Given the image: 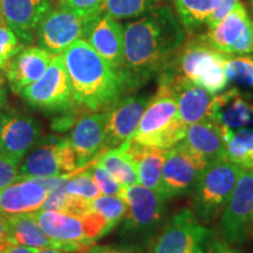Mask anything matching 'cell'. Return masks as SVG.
I'll return each mask as SVG.
<instances>
[{
	"instance_id": "1",
	"label": "cell",
	"mask_w": 253,
	"mask_h": 253,
	"mask_svg": "<svg viewBox=\"0 0 253 253\" xmlns=\"http://www.w3.org/2000/svg\"><path fill=\"white\" fill-rule=\"evenodd\" d=\"M185 28L169 6H156L125 26L122 79L134 90L160 75L186 40Z\"/></svg>"
},
{
	"instance_id": "2",
	"label": "cell",
	"mask_w": 253,
	"mask_h": 253,
	"mask_svg": "<svg viewBox=\"0 0 253 253\" xmlns=\"http://www.w3.org/2000/svg\"><path fill=\"white\" fill-rule=\"evenodd\" d=\"M61 55L75 106L87 112H102L121 99L126 90L121 74L86 40H78Z\"/></svg>"
},
{
	"instance_id": "3",
	"label": "cell",
	"mask_w": 253,
	"mask_h": 253,
	"mask_svg": "<svg viewBox=\"0 0 253 253\" xmlns=\"http://www.w3.org/2000/svg\"><path fill=\"white\" fill-rule=\"evenodd\" d=\"M229 55L213 48L205 37L198 36L185 40L166 69L182 75L216 95L225 89L229 84L225 72Z\"/></svg>"
},
{
	"instance_id": "4",
	"label": "cell",
	"mask_w": 253,
	"mask_h": 253,
	"mask_svg": "<svg viewBox=\"0 0 253 253\" xmlns=\"http://www.w3.org/2000/svg\"><path fill=\"white\" fill-rule=\"evenodd\" d=\"M186 125L179 115L178 107L169 89L158 84L144 110L132 141L161 149H171L184 140Z\"/></svg>"
},
{
	"instance_id": "5",
	"label": "cell",
	"mask_w": 253,
	"mask_h": 253,
	"mask_svg": "<svg viewBox=\"0 0 253 253\" xmlns=\"http://www.w3.org/2000/svg\"><path fill=\"white\" fill-rule=\"evenodd\" d=\"M34 213L47 235L67 245L72 252L88 251L96 240L114 229L102 214L94 210L80 214L52 210H40Z\"/></svg>"
},
{
	"instance_id": "6",
	"label": "cell",
	"mask_w": 253,
	"mask_h": 253,
	"mask_svg": "<svg viewBox=\"0 0 253 253\" xmlns=\"http://www.w3.org/2000/svg\"><path fill=\"white\" fill-rule=\"evenodd\" d=\"M243 168L229 160L210 163L194 189L195 212L204 221H211L223 212Z\"/></svg>"
},
{
	"instance_id": "7",
	"label": "cell",
	"mask_w": 253,
	"mask_h": 253,
	"mask_svg": "<svg viewBox=\"0 0 253 253\" xmlns=\"http://www.w3.org/2000/svg\"><path fill=\"white\" fill-rule=\"evenodd\" d=\"M122 198L126 204L123 232L131 238L153 235L163 220L167 198L140 183L125 186Z\"/></svg>"
},
{
	"instance_id": "8",
	"label": "cell",
	"mask_w": 253,
	"mask_h": 253,
	"mask_svg": "<svg viewBox=\"0 0 253 253\" xmlns=\"http://www.w3.org/2000/svg\"><path fill=\"white\" fill-rule=\"evenodd\" d=\"M210 237L211 232L199 223L194 211L184 209L173 214L151 240L148 253H204Z\"/></svg>"
},
{
	"instance_id": "9",
	"label": "cell",
	"mask_w": 253,
	"mask_h": 253,
	"mask_svg": "<svg viewBox=\"0 0 253 253\" xmlns=\"http://www.w3.org/2000/svg\"><path fill=\"white\" fill-rule=\"evenodd\" d=\"M20 95L37 109L46 112H67L71 109L75 103L62 55H53L42 77L25 88Z\"/></svg>"
},
{
	"instance_id": "10",
	"label": "cell",
	"mask_w": 253,
	"mask_h": 253,
	"mask_svg": "<svg viewBox=\"0 0 253 253\" xmlns=\"http://www.w3.org/2000/svg\"><path fill=\"white\" fill-rule=\"evenodd\" d=\"M210 161L181 142L169 149L161 178L160 194L167 199L194 191Z\"/></svg>"
},
{
	"instance_id": "11",
	"label": "cell",
	"mask_w": 253,
	"mask_h": 253,
	"mask_svg": "<svg viewBox=\"0 0 253 253\" xmlns=\"http://www.w3.org/2000/svg\"><path fill=\"white\" fill-rule=\"evenodd\" d=\"M79 168L77 154L67 138L52 136L37 145L25 158L18 181L45 178L74 172Z\"/></svg>"
},
{
	"instance_id": "12",
	"label": "cell",
	"mask_w": 253,
	"mask_h": 253,
	"mask_svg": "<svg viewBox=\"0 0 253 253\" xmlns=\"http://www.w3.org/2000/svg\"><path fill=\"white\" fill-rule=\"evenodd\" d=\"M221 237L229 244H240L253 231V169H243L221 212Z\"/></svg>"
},
{
	"instance_id": "13",
	"label": "cell",
	"mask_w": 253,
	"mask_h": 253,
	"mask_svg": "<svg viewBox=\"0 0 253 253\" xmlns=\"http://www.w3.org/2000/svg\"><path fill=\"white\" fill-rule=\"evenodd\" d=\"M93 17H84L58 6L43 17L37 30L39 46L52 55L62 54L78 40H84Z\"/></svg>"
},
{
	"instance_id": "14",
	"label": "cell",
	"mask_w": 253,
	"mask_h": 253,
	"mask_svg": "<svg viewBox=\"0 0 253 253\" xmlns=\"http://www.w3.org/2000/svg\"><path fill=\"white\" fill-rule=\"evenodd\" d=\"M204 37L213 48L225 54H253V20L240 1Z\"/></svg>"
},
{
	"instance_id": "15",
	"label": "cell",
	"mask_w": 253,
	"mask_h": 253,
	"mask_svg": "<svg viewBox=\"0 0 253 253\" xmlns=\"http://www.w3.org/2000/svg\"><path fill=\"white\" fill-rule=\"evenodd\" d=\"M160 84L166 86L171 93L181 119L186 126L202 121H212L214 95L169 69L160 74Z\"/></svg>"
},
{
	"instance_id": "16",
	"label": "cell",
	"mask_w": 253,
	"mask_h": 253,
	"mask_svg": "<svg viewBox=\"0 0 253 253\" xmlns=\"http://www.w3.org/2000/svg\"><path fill=\"white\" fill-rule=\"evenodd\" d=\"M69 143L77 154L79 168L107 150V110L81 115L73 126Z\"/></svg>"
},
{
	"instance_id": "17",
	"label": "cell",
	"mask_w": 253,
	"mask_h": 253,
	"mask_svg": "<svg viewBox=\"0 0 253 253\" xmlns=\"http://www.w3.org/2000/svg\"><path fill=\"white\" fill-rule=\"evenodd\" d=\"M150 99L149 96H126L106 109L107 149L132 140Z\"/></svg>"
},
{
	"instance_id": "18",
	"label": "cell",
	"mask_w": 253,
	"mask_h": 253,
	"mask_svg": "<svg viewBox=\"0 0 253 253\" xmlns=\"http://www.w3.org/2000/svg\"><path fill=\"white\" fill-rule=\"evenodd\" d=\"M84 40L122 77L125 27L104 13L94 15Z\"/></svg>"
},
{
	"instance_id": "19",
	"label": "cell",
	"mask_w": 253,
	"mask_h": 253,
	"mask_svg": "<svg viewBox=\"0 0 253 253\" xmlns=\"http://www.w3.org/2000/svg\"><path fill=\"white\" fill-rule=\"evenodd\" d=\"M2 20L27 45L37 38V30L43 17L52 9L50 0H1Z\"/></svg>"
},
{
	"instance_id": "20",
	"label": "cell",
	"mask_w": 253,
	"mask_h": 253,
	"mask_svg": "<svg viewBox=\"0 0 253 253\" xmlns=\"http://www.w3.org/2000/svg\"><path fill=\"white\" fill-rule=\"evenodd\" d=\"M53 55L40 46H24L8 60L4 67L5 77L14 94H21L25 88L42 77Z\"/></svg>"
},
{
	"instance_id": "21",
	"label": "cell",
	"mask_w": 253,
	"mask_h": 253,
	"mask_svg": "<svg viewBox=\"0 0 253 253\" xmlns=\"http://www.w3.org/2000/svg\"><path fill=\"white\" fill-rule=\"evenodd\" d=\"M40 134V123L34 118L8 114L0 137V155L20 164L36 145Z\"/></svg>"
},
{
	"instance_id": "22",
	"label": "cell",
	"mask_w": 253,
	"mask_h": 253,
	"mask_svg": "<svg viewBox=\"0 0 253 253\" xmlns=\"http://www.w3.org/2000/svg\"><path fill=\"white\" fill-rule=\"evenodd\" d=\"M232 131L229 126L213 121H202L186 126L182 142L191 150L207 157L210 162L226 160V141Z\"/></svg>"
},
{
	"instance_id": "23",
	"label": "cell",
	"mask_w": 253,
	"mask_h": 253,
	"mask_svg": "<svg viewBox=\"0 0 253 253\" xmlns=\"http://www.w3.org/2000/svg\"><path fill=\"white\" fill-rule=\"evenodd\" d=\"M49 191L33 178L14 182L0 190V212L18 214L40 211Z\"/></svg>"
},
{
	"instance_id": "24",
	"label": "cell",
	"mask_w": 253,
	"mask_h": 253,
	"mask_svg": "<svg viewBox=\"0 0 253 253\" xmlns=\"http://www.w3.org/2000/svg\"><path fill=\"white\" fill-rule=\"evenodd\" d=\"M212 121L220 126L243 128L253 122V100L237 88L214 95Z\"/></svg>"
},
{
	"instance_id": "25",
	"label": "cell",
	"mask_w": 253,
	"mask_h": 253,
	"mask_svg": "<svg viewBox=\"0 0 253 253\" xmlns=\"http://www.w3.org/2000/svg\"><path fill=\"white\" fill-rule=\"evenodd\" d=\"M9 239L13 244L34 249H59L72 252L67 245L56 242L47 235L38 221L36 213L5 214Z\"/></svg>"
},
{
	"instance_id": "26",
	"label": "cell",
	"mask_w": 253,
	"mask_h": 253,
	"mask_svg": "<svg viewBox=\"0 0 253 253\" xmlns=\"http://www.w3.org/2000/svg\"><path fill=\"white\" fill-rule=\"evenodd\" d=\"M125 144L136 162L138 183L145 188L160 192L163 167L169 149L138 144L132 140Z\"/></svg>"
},
{
	"instance_id": "27",
	"label": "cell",
	"mask_w": 253,
	"mask_h": 253,
	"mask_svg": "<svg viewBox=\"0 0 253 253\" xmlns=\"http://www.w3.org/2000/svg\"><path fill=\"white\" fill-rule=\"evenodd\" d=\"M96 163L106 168L122 185H132L138 183L136 162L126 145L109 148L96 158Z\"/></svg>"
},
{
	"instance_id": "28",
	"label": "cell",
	"mask_w": 253,
	"mask_h": 253,
	"mask_svg": "<svg viewBox=\"0 0 253 253\" xmlns=\"http://www.w3.org/2000/svg\"><path fill=\"white\" fill-rule=\"evenodd\" d=\"M177 17L188 33L207 25L219 0H173Z\"/></svg>"
},
{
	"instance_id": "29",
	"label": "cell",
	"mask_w": 253,
	"mask_h": 253,
	"mask_svg": "<svg viewBox=\"0 0 253 253\" xmlns=\"http://www.w3.org/2000/svg\"><path fill=\"white\" fill-rule=\"evenodd\" d=\"M226 160L243 169H253V129L232 131L226 141Z\"/></svg>"
},
{
	"instance_id": "30",
	"label": "cell",
	"mask_w": 253,
	"mask_h": 253,
	"mask_svg": "<svg viewBox=\"0 0 253 253\" xmlns=\"http://www.w3.org/2000/svg\"><path fill=\"white\" fill-rule=\"evenodd\" d=\"M157 0H104L100 13L116 20L140 18L158 6Z\"/></svg>"
},
{
	"instance_id": "31",
	"label": "cell",
	"mask_w": 253,
	"mask_h": 253,
	"mask_svg": "<svg viewBox=\"0 0 253 253\" xmlns=\"http://www.w3.org/2000/svg\"><path fill=\"white\" fill-rule=\"evenodd\" d=\"M65 183L54 190H50L45 203L42 204L40 210H52L59 211V212L77 214L84 213L87 211H89L90 201H86V199L69 195L66 191Z\"/></svg>"
},
{
	"instance_id": "32",
	"label": "cell",
	"mask_w": 253,
	"mask_h": 253,
	"mask_svg": "<svg viewBox=\"0 0 253 253\" xmlns=\"http://www.w3.org/2000/svg\"><path fill=\"white\" fill-rule=\"evenodd\" d=\"M225 72L229 81L253 87V54L229 55Z\"/></svg>"
},
{
	"instance_id": "33",
	"label": "cell",
	"mask_w": 253,
	"mask_h": 253,
	"mask_svg": "<svg viewBox=\"0 0 253 253\" xmlns=\"http://www.w3.org/2000/svg\"><path fill=\"white\" fill-rule=\"evenodd\" d=\"M89 209L102 214L115 227L122 220V218H125L126 204L125 199L120 196L101 195L100 197L90 201Z\"/></svg>"
},
{
	"instance_id": "34",
	"label": "cell",
	"mask_w": 253,
	"mask_h": 253,
	"mask_svg": "<svg viewBox=\"0 0 253 253\" xmlns=\"http://www.w3.org/2000/svg\"><path fill=\"white\" fill-rule=\"evenodd\" d=\"M65 188L69 195L86 199V201H93L102 195L99 186L95 183L89 169L69 177L65 183Z\"/></svg>"
},
{
	"instance_id": "35",
	"label": "cell",
	"mask_w": 253,
	"mask_h": 253,
	"mask_svg": "<svg viewBox=\"0 0 253 253\" xmlns=\"http://www.w3.org/2000/svg\"><path fill=\"white\" fill-rule=\"evenodd\" d=\"M89 170L95 183H96L101 192H102V195L120 196V197H122L125 185H122L106 168L95 162Z\"/></svg>"
},
{
	"instance_id": "36",
	"label": "cell",
	"mask_w": 253,
	"mask_h": 253,
	"mask_svg": "<svg viewBox=\"0 0 253 253\" xmlns=\"http://www.w3.org/2000/svg\"><path fill=\"white\" fill-rule=\"evenodd\" d=\"M24 46L11 28L5 24L0 25V71L4 69L8 60Z\"/></svg>"
},
{
	"instance_id": "37",
	"label": "cell",
	"mask_w": 253,
	"mask_h": 253,
	"mask_svg": "<svg viewBox=\"0 0 253 253\" xmlns=\"http://www.w3.org/2000/svg\"><path fill=\"white\" fill-rule=\"evenodd\" d=\"M58 2L60 7L84 17H93L100 13L104 0H58Z\"/></svg>"
},
{
	"instance_id": "38",
	"label": "cell",
	"mask_w": 253,
	"mask_h": 253,
	"mask_svg": "<svg viewBox=\"0 0 253 253\" xmlns=\"http://www.w3.org/2000/svg\"><path fill=\"white\" fill-rule=\"evenodd\" d=\"M20 164L0 155V190L17 182Z\"/></svg>"
},
{
	"instance_id": "39",
	"label": "cell",
	"mask_w": 253,
	"mask_h": 253,
	"mask_svg": "<svg viewBox=\"0 0 253 253\" xmlns=\"http://www.w3.org/2000/svg\"><path fill=\"white\" fill-rule=\"evenodd\" d=\"M238 1L239 0H219V4H218L213 13L211 14V17L207 21L208 28L214 26L217 23H219L221 19L225 18Z\"/></svg>"
},
{
	"instance_id": "40",
	"label": "cell",
	"mask_w": 253,
	"mask_h": 253,
	"mask_svg": "<svg viewBox=\"0 0 253 253\" xmlns=\"http://www.w3.org/2000/svg\"><path fill=\"white\" fill-rule=\"evenodd\" d=\"M207 253H242L238 249H235L223 238L211 236L208 242Z\"/></svg>"
},
{
	"instance_id": "41",
	"label": "cell",
	"mask_w": 253,
	"mask_h": 253,
	"mask_svg": "<svg viewBox=\"0 0 253 253\" xmlns=\"http://www.w3.org/2000/svg\"><path fill=\"white\" fill-rule=\"evenodd\" d=\"M87 253H140L132 248L118 245H91Z\"/></svg>"
},
{
	"instance_id": "42",
	"label": "cell",
	"mask_w": 253,
	"mask_h": 253,
	"mask_svg": "<svg viewBox=\"0 0 253 253\" xmlns=\"http://www.w3.org/2000/svg\"><path fill=\"white\" fill-rule=\"evenodd\" d=\"M14 245L12 240L9 239L8 230H7V223H6L5 214L0 212V252L5 251L9 246Z\"/></svg>"
},
{
	"instance_id": "43",
	"label": "cell",
	"mask_w": 253,
	"mask_h": 253,
	"mask_svg": "<svg viewBox=\"0 0 253 253\" xmlns=\"http://www.w3.org/2000/svg\"><path fill=\"white\" fill-rule=\"evenodd\" d=\"M39 252V249L34 248H28V246H23V245H12L9 246L8 249H6L5 251L0 253H38Z\"/></svg>"
},
{
	"instance_id": "44",
	"label": "cell",
	"mask_w": 253,
	"mask_h": 253,
	"mask_svg": "<svg viewBox=\"0 0 253 253\" xmlns=\"http://www.w3.org/2000/svg\"><path fill=\"white\" fill-rule=\"evenodd\" d=\"M6 103V89L4 86V80L0 77V109L5 106Z\"/></svg>"
},
{
	"instance_id": "45",
	"label": "cell",
	"mask_w": 253,
	"mask_h": 253,
	"mask_svg": "<svg viewBox=\"0 0 253 253\" xmlns=\"http://www.w3.org/2000/svg\"><path fill=\"white\" fill-rule=\"evenodd\" d=\"M7 116H8V114H6V113H2V112H0V137H1L2 128H4V126H5V122H6V120H7Z\"/></svg>"
},
{
	"instance_id": "46",
	"label": "cell",
	"mask_w": 253,
	"mask_h": 253,
	"mask_svg": "<svg viewBox=\"0 0 253 253\" xmlns=\"http://www.w3.org/2000/svg\"><path fill=\"white\" fill-rule=\"evenodd\" d=\"M38 253H65V251L59 249H41Z\"/></svg>"
},
{
	"instance_id": "47",
	"label": "cell",
	"mask_w": 253,
	"mask_h": 253,
	"mask_svg": "<svg viewBox=\"0 0 253 253\" xmlns=\"http://www.w3.org/2000/svg\"><path fill=\"white\" fill-rule=\"evenodd\" d=\"M4 24V20H2V9H1V0H0V25Z\"/></svg>"
},
{
	"instance_id": "48",
	"label": "cell",
	"mask_w": 253,
	"mask_h": 253,
	"mask_svg": "<svg viewBox=\"0 0 253 253\" xmlns=\"http://www.w3.org/2000/svg\"><path fill=\"white\" fill-rule=\"evenodd\" d=\"M250 4H251V7H252V12H253V0H250Z\"/></svg>"
},
{
	"instance_id": "49",
	"label": "cell",
	"mask_w": 253,
	"mask_h": 253,
	"mask_svg": "<svg viewBox=\"0 0 253 253\" xmlns=\"http://www.w3.org/2000/svg\"><path fill=\"white\" fill-rule=\"evenodd\" d=\"M157 1H158V2H160V4H161V2H163V1H166V0H157Z\"/></svg>"
},
{
	"instance_id": "50",
	"label": "cell",
	"mask_w": 253,
	"mask_h": 253,
	"mask_svg": "<svg viewBox=\"0 0 253 253\" xmlns=\"http://www.w3.org/2000/svg\"><path fill=\"white\" fill-rule=\"evenodd\" d=\"M67 253H72V252H67ZM73 253H74V252H73Z\"/></svg>"
}]
</instances>
